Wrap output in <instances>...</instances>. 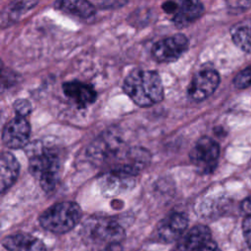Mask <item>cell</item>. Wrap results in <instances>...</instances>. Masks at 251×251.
<instances>
[{
  "label": "cell",
  "mask_w": 251,
  "mask_h": 251,
  "mask_svg": "<svg viewBox=\"0 0 251 251\" xmlns=\"http://www.w3.org/2000/svg\"><path fill=\"white\" fill-rule=\"evenodd\" d=\"M81 216V209L76 203L59 202L40 215L39 223L44 229L62 234L73 229L80 221Z\"/></svg>",
  "instance_id": "3957f363"
},
{
  "label": "cell",
  "mask_w": 251,
  "mask_h": 251,
  "mask_svg": "<svg viewBox=\"0 0 251 251\" xmlns=\"http://www.w3.org/2000/svg\"><path fill=\"white\" fill-rule=\"evenodd\" d=\"M123 143L118 136L112 134L103 135L93 141L88 148V156L94 163H105L116 157L121 153H126L123 147Z\"/></svg>",
  "instance_id": "30bf717a"
},
{
  "label": "cell",
  "mask_w": 251,
  "mask_h": 251,
  "mask_svg": "<svg viewBox=\"0 0 251 251\" xmlns=\"http://www.w3.org/2000/svg\"><path fill=\"white\" fill-rule=\"evenodd\" d=\"M240 208H241V211L246 215V216H250L251 215V195L246 197L241 205H240Z\"/></svg>",
  "instance_id": "484cf974"
},
{
  "label": "cell",
  "mask_w": 251,
  "mask_h": 251,
  "mask_svg": "<svg viewBox=\"0 0 251 251\" xmlns=\"http://www.w3.org/2000/svg\"><path fill=\"white\" fill-rule=\"evenodd\" d=\"M55 8L79 20L87 21L95 15V7L88 0H56Z\"/></svg>",
  "instance_id": "2e32d148"
},
{
  "label": "cell",
  "mask_w": 251,
  "mask_h": 251,
  "mask_svg": "<svg viewBox=\"0 0 251 251\" xmlns=\"http://www.w3.org/2000/svg\"><path fill=\"white\" fill-rule=\"evenodd\" d=\"M233 43L243 52L251 54V20H243L236 23L230 28Z\"/></svg>",
  "instance_id": "d6986e66"
},
{
  "label": "cell",
  "mask_w": 251,
  "mask_h": 251,
  "mask_svg": "<svg viewBox=\"0 0 251 251\" xmlns=\"http://www.w3.org/2000/svg\"><path fill=\"white\" fill-rule=\"evenodd\" d=\"M162 9L172 17V21L178 28L195 22L204 13V6L200 0H167L162 4Z\"/></svg>",
  "instance_id": "8992f818"
},
{
  "label": "cell",
  "mask_w": 251,
  "mask_h": 251,
  "mask_svg": "<svg viewBox=\"0 0 251 251\" xmlns=\"http://www.w3.org/2000/svg\"><path fill=\"white\" fill-rule=\"evenodd\" d=\"M188 38L182 33L157 41L152 47V56L159 63H172L180 58L188 49Z\"/></svg>",
  "instance_id": "52a82bcc"
},
{
  "label": "cell",
  "mask_w": 251,
  "mask_h": 251,
  "mask_svg": "<svg viewBox=\"0 0 251 251\" xmlns=\"http://www.w3.org/2000/svg\"><path fill=\"white\" fill-rule=\"evenodd\" d=\"M188 226V218L184 213L176 212L164 218L157 226V233L166 242L179 239Z\"/></svg>",
  "instance_id": "7c38bea8"
},
{
  "label": "cell",
  "mask_w": 251,
  "mask_h": 251,
  "mask_svg": "<svg viewBox=\"0 0 251 251\" xmlns=\"http://www.w3.org/2000/svg\"><path fill=\"white\" fill-rule=\"evenodd\" d=\"M101 6L103 7H113V6H118L119 2H122L124 0H101Z\"/></svg>",
  "instance_id": "4316f807"
},
{
  "label": "cell",
  "mask_w": 251,
  "mask_h": 251,
  "mask_svg": "<svg viewBox=\"0 0 251 251\" xmlns=\"http://www.w3.org/2000/svg\"><path fill=\"white\" fill-rule=\"evenodd\" d=\"M39 0H13L1 14L2 26L17 23L24 15L37 5Z\"/></svg>",
  "instance_id": "ac0fdd59"
},
{
  "label": "cell",
  "mask_w": 251,
  "mask_h": 251,
  "mask_svg": "<svg viewBox=\"0 0 251 251\" xmlns=\"http://www.w3.org/2000/svg\"><path fill=\"white\" fill-rule=\"evenodd\" d=\"M20 173V164L15 156L4 152L0 160V191L4 193L17 180Z\"/></svg>",
  "instance_id": "e0dca14e"
},
{
  "label": "cell",
  "mask_w": 251,
  "mask_h": 251,
  "mask_svg": "<svg viewBox=\"0 0 251 251\" xmlns=\"http://www.w3.org/2000/svg\"><path fill=\"white\" fill-rule=\"evenodd\" d=\"M211 239V231L206 226L198 225L183 234L176 245V251H194Z\"/></svg>",
  "instance_id": "9a60e30c"
},
{
  "label": "cell",
  "mask_w": 251,
  "mask_h": 251,
  "mask_svg": "<svg viewBox=\"0 0 251 251\" xmlns=\"http://www.w3.org/2000/svg\"><path fill=\"white\" fill-rule=\"evenodd\" d=\"M220 84V75L213 69H205L196 73L191 79L187 94L193 101H203L211 96Z\"/></svg>",
  "instance_id": "9c48e42d"
},
{
  "label": "cell",
  "mask_w": 251,
  "mask_h": 251,
  "mask_svg": "<svg viewBox=\"0 0 251 251\" xmlns=\"http://www.w3.org/2000/svg\"><path fill=\"white\" fill-rule=\"evenodd\" d=\"M28 156L29 173L36 178L45 192H51L59 178L61 164L58 155L39 143L30 147Z\"/></svg>",
  "instance_id": "7a4b0ae2"
},
{
  "label": "cell",
  "mask_w": 251,
  "mask_h": 251,
  "mask_svg": "<svg viewBox=\"0 0 251 251\" xmlns=\"http://www.w3.org/2000/svg\"><path fill=\"white\" fill-rule=\"evenodd\" d=\"M243 234L247 244L251 247V215L247 216L242 224Z\"/></svg>",
  "instance_id": "603a6c76"
},
{
  "label": "cell",
  "mask_w": 251,
  "mask_h": 251,
  "mask_svg": "<svg viewBox=\"0 0 251 251\" xmlns=\"http://www.w3.org/2000/svg\"><path fill=\"white\" fill-rule=\"evenodd\" d=\"M220 155L218 143L210 137H201L190 151L191 162L203 173H210L217 165Z\"/></svg>",
  "instance_id": "ba28073f"
},
{
  "label": "cell",
  "mask_w": 251,
  "mask_h": 251,
  "mask_svg": "<svg viewBox=\"0 0 251 251\" xmlns=\"http://www.w3.org/2000/svg\"><path fill=\"white\" fill-rule=\"evenodd\" d=\"M62 87L65 95L73 100L79 108H85L96 100V91L88 83L72 80L65 82Z\"/></svg>",
  "instance_id": "4fadbf2b"
},
{
  "label": "cell",
  "mask_w": 251,
  "mask_h": 251,
  "mask_svg": "<svg viewBox=\"0 0 251 251\" xmlns=\"http://www.w3.org/2000/svg\"><path fill=\"white\" fill-rule=\"evenodd\" d=\"M226 5L230 14L238 15L249 10L251 0H226Z\"/></svg>",
  "instance_id": "44dd1931"
},
{
  "label": "cell",
  "mask_w": 251,
  "mask_h": 251,
  "mask_svg": "<svg viewBox=\"0 0 251 251\" xmlns=\"http://www.w3.org/2000/svg\"><path fill=\"white\" fill-rule=\"evenodd\" d=\"M81 231L87 242L98 245L121 243L126 237L124 228L115 220L104 216L88 218Z\"/></svg>",
  "instance_id": "277c9868"
},
{
  "label": "cell",
  "mask_w": 251,
  "mask_h": 251,
  "mask_svg": "<svg viewBox=\"0 0 251 251\" xmlns=\"http://www.w3.org/2000/svg\"><path fill=\"white\" fill-rule=\"evenodd\" d=\"M194 251H221V249L218 247V245L215 241L210 239L209 241H207L203 245L196 248Z\"/></svg>",
  "instance_id": "cb8c5ba5"
},
{
  "label": "cell",
  "mask_w": 251,
  "mask_h": 251,
  "mask_svg": "<svg viewBox=\"0 0 251 251\" xmlns=\"http://www.w3.org/2000/svg\"><path fill=\"white\" fill-rule=\"evenodd\" d=\"M3 246L8 251H47L44 243L28 233H16L3 239Z\"/></svg>",
  "instance_id": "5bb4252c"
},
{
  "label": "cell",
  "mask_w": 251,
  "mask_h": 251,
  "mask_svg": "<svg viewBox=\"0 0 251 251\" xmlns=\"http://www.w3.org/2000/svg\"><path fill=\"white\" fill-rule=\"evenodd\" d=\"M233 85L238 89L251 86V65L240 71L233 78Z\"/></svg>",
  "instance_id": "ffe728a7"
},
{
  "label": "cell",
  "mask_w": 251,
  "mask_h": 251,
  "mask_svg": "<svg viewBox=\"0 0 251 251\" xmlns=\"http://www.w3.org/2000/svg\"><path fill=\"white\" fill-rule=\"evenodd\" d=\"M139 169L131 164H121L111 169L99 178V186L106 196H115L130 189L135 183Z\"/></svg>",
  "instance_id": "5b68a950"
},
{
  "label": "cell",
  "mask_w": 251,
  "mask_h": 251,
  "mask_svg": "<svg viewBox=\"0 0 251 251\" xmlns=\"http://www.w3.org/2000/svg\"><path fill=\"white\" fill-rule=\"evenodd\" d=\"M93 251H123V248L120 243H111V244L102 245L101 248H98Z\"/></svg>",
  "instance_id": "d4e9b609"
},
{
  "label": "cell",
  "mask_w": 251,
  "mask_h": 251,
  "mask_svg": "<svg viewBox=\"0 0 251 251\" xmlns=\"http://www.w3.org/2000/svg\"><path fill=\"white\" fill-rule=\"evenodd\" d=\"M124 91L138 106L150 107L164 98V87L155 71L134 70L125 78Z\"/></svg>",
  "instance_id": "6da1fadb"
},
{
  "label": "cell",
  "mask_w": 251,
  "mask_h": 251,
  "mask_svg": "<svg viewBox=\"0 0 251 251\" xmlns=\"http://www.w3.org/2000/svg\"><path fill=\"white\" fill-rule=\"evenodd\" d=\"M29 134V124L24 117L18 116L5 125L2 130V141L9 148L19 149L26 145Z\"/></svg>",
  "instance_id": "8fae6325"
},
{
  "label": "cell",
  "mask_w": 251,
  "mask_h": 251,
  "mask_svg": "<svg viewBox=\"0 0 251 251\" xmlns=\"http://www.w3.org/2000/svg\"><path fill=\"white\" fill-rule=\"evenodd\" d=\"M14 109H15L16 113L19 116L24 117V116L28 115L31 112L32 107H31V104L27 100H25V99H19V100L15 101Z\"/></svg>",
  "instance_id": "7402d4cb"
}]
</instances>
